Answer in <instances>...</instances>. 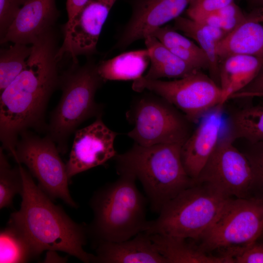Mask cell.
<instances>
[{"label":"cell","instance_id":"27","mask_svg":"<svg viewBox=\"0 0 263 263\" xmlns=\"http://www.w3.org/2000/svg\"><path fill=\"white\" fill-rule=\"evenodd\" d=\"M0 148V208L12 207L15 196L20 195L23 182L19 166L12 167Z\"/></svg>","mask_w":263,"mask_h":263},{"label":"cell","instance_id":"25","mask_svg":"<svg viewBox=\"0 0 263 263\" xmlns=\"http://www.w3.org/2000/svg\"><path fill=\"white\" fill-rule=\"evenodd\" d=\"M0 51V94L25 67L32 52V45L13 43Z\"/></svg>","mask_w":263,"mask_h":263},{"label":"cell","instance_id":"20","mask_svg":"<svg viewBox=\"0 0 263 263\" xmlns=\"http://www.w3.org/2000/svg\"><path fill=\"white\" fill-rule=\"evenodd\" d=\"M167 263H234L233 258L209 255L187 239L149 234Z\"/></svg>","mask_w":263,"mask_h":263},{"label":"cell","instance_id":"23","mask_svg":"<svg viewBox=\"0 0 263 263\" xmlns=\"http://www.w3.org/2000/svg\"><path fill=\"white\" fill-rule=\"evenodd\" d=\"M226 124V134L233 141L241 138L250 143L263 141V102L234 111Z\"/></svg>","mask_w":263,"mask_h":263},{"label":"cell","instance_id":"5","mask_svg":"<svg viewBox=\"0 0 263 263\" xmlns=\"http://www.w3.org/2000/svg\"><path fill=\"white\" fill-rule=\"evenodd\" d=\"M60 73V99L51 112L47 135L61 154L68 150V140L77 127L94 117H102L103 105L95 100L97 91L105 82L97 71V63L90 59L82 65L73 62Z\"/></svg>","mask_w":263,"mask_h":263},{"label":"cell","instance_id":"32","mask_svg":"<svg viewBox=\"0 0 263 263\" xmlns=\"http://www.w3.org/2000/svg\"><path fill=\"white\" fill-rule=\"evenodd\" d=\"M244 153L251 166L255 186L263 189V141L250 143L249 148Z\"/></svg>","mask_w":263,"mask_h":263},{"label":"cell","instance_id":"4","mask_svg":"<svg viewBox=\"0 0 263 263\" xmlns=\"http://www.w3.org/2000/svg\"><path fill=\"white\" fill-rule=\"evenodd\" d=\"M183 144L165 143L144 146L134 143L115 156L117 172H132L141 183L151 210L163 206L195 181L187 173L181 157Z\"/></svg>","mask_w":263,"mask_h":263},{"label":"cell","instance_id":"33","mask_svg":"<svg viewBox=\"0 0 263 263\" xmlns=\"http://www.w3.org/2000/svg\"><path fill=\"white\" fill-rule=\"evenodd\" d=\"M234 263H263V244L255 243L236 257Z\"/></svg>","mask_w":263,"mask_h":263},{"label":"cell","instance_id":"18","mask_svg":"<svg viewBox=\"0 0 263 263\" xmlns=\"http://www.w3.org/2000/svg\"><path fill=\"white\" fill-rule=\"evenodd\" d=\"M261 11L254 10L216 46L219 62L232 55L263 57V24L259 20Z\"/></svg>","mask_w":263,"mask_h":263},{"label":"cell","instance_id":"38","mask_svg":"<svg viewBox=\"0 0 263 263\" xmlns=\"http://www.w3.org/2000/svg\"><path fill=\"white\" fill-rule=\"evenodd\" d=\"M263 97V93L257 94L254 95L253 97Z\"/></svg>","mask_w":263,"mask_h":263},{"label":"cell","instance_id":"3","mask_svg":"<svg viewBox=\"0 0 263 263\" xmlns=\"http://www.w3.org/2000/svg\"><path fill=\"white\" fill-rule=\"evenodd\" d=\"M117 172L118 178L97 189L90 201L93 219L87 225L88 237L95 246L132 238L144 232L148 222V200L138 190L136 177L127 171Z\"/></svg>","mask_w":263,"mask_h":263},{"label":"cell","instance_id":"30","mask_svg":"<svg viewBox=\"0 0 263 263\" xmlns=\"http://www.w3.org/2000/svg\"><path fill=\"white\" fill-rule=\"evenodd\" d=\"M29 0H0V38H3L20 9Z\"/></svg>","mask_w":263,"mask_h":263},{"label":"cell","instance_id":"15","mask_svg":"<svg viewBox=\"0 0 263 263\" xmlns=\"http://www.w3.org/2000/svg\"><path fill=\"white\" fill-rule=\"evenodd\" d=\"M223 107L219 104L205 115L182 146L183 165L188 175L195 181L221 137Z\"/></svg>","mask_w":263,"mask_h":263},{"label":"cell","instance_id":"35","mask_svg":"<svg viewBox=\"0 0 263 263\" xmlns=\"http://www.w3.org/2000/svg\"><path fill=\"white\" fill-rule=\"evenodd\" d=\"M88 0H67L66 11L68 20L64 25L69 24L77 13L86 4Z\"/></svg>","mask_w":263,"mask_h":263},{"label":"cell","instance_id":"29","mask_svg":"<svg viewBox=\"0 0 263 263\" xmlns=\"http://www.w3.org/2000/svg\"><path fill=\"white\" fill-rule=\"evenodd\" d=\"M233 1L234 0H192L186 9V13L188 18L198 21Z\"/></svg>","mask_w":263,"mask_h":263},{"label":"cell","instance_id":"9","mask_svg":"<svg viewBox=\"0 0 263 263\" xmlns=\"http://www.w3.org/2000/svg\"><path fill=\"white\" fill-rule=\"evenodd\" d=\"M132 88L138 92L148 90L161 96L181 111L191 123L199 122L216 106L222 105L220 86L201 70L170 81L149 79L143 76L133 81Z\"/></svg>","mask_w":263,"mask_h":263},{"label":"cell","instance_id":"36","mask_svg":"<svg viewBox=\"0 0 263 263\" xmlns=\"http://www.w3.org/2000/svg\"><path fill=\"white\" fill-rule=\"evenodd\" d=\"M255 10H263V0H245Z\"/></svg>","mask_w":263,"mask_h":263},{"label":"cell","instance_id":"37","mask_svg":"<svg viewBox=\"0 0 263 263\" xmlns=\"http://www.w3.org/2000/svg\"><path fill=\"white\" fill-rule=\"evenodd\" d=\"M259 20L260 22L263 24V10L262 11V12L260 14V16L259 17Z\"/></svg>","mask_w":263,"mask_h":263},{"label":"cell","instance_id":"11","mask_svg":"<svg viewBox=\"0 0 263 263\" xmlns=\"http://www.w3.org/2000/svg\"><path fill=\"white\" fill-rule=\"evenodd\" d=\"M226 134L220 137L195 182L207 185L228 198L249 197L255 186L250 163Z\"/></svg>","mask_w":263,"mask_h":263},{"label":"cell","instance_id":"13","mask_svg":"<svg viewBox=\"0 0 263 263\" xmlns=\"http://www.w3.org/2000/svg\"><path fill=\"white\" fill-rule=\"evenodd\" d=\"M117 134L105 125L101 117L77 130L66 164L69 179L114 159L117 155L114 142Z\"/></svg>","mask_w":263,"mask_h":263},{"label":"cell","instance_id":"7","mask_svg":"<svg viewBox=\"0 0 263 263\" xmlns=\"http://www.w3.org/2000/svg\"><path fill=\"white\" fill-rule=\"evenodd\" d=\"M263 233V199L229 198L201 237L199 247L234 259L256 243Z\"/></svg>","mask_w":263,"mask_h":263},{"label":"cell","instance_id":"17","mask_svg":"<svg viewBox=\"0 0 263 263\" xmlns=\"http://www.w3.org/2000/svg\"><path fill=\"white\" fill-rule=\"evenodd\" d=\"M95 246L94 263H167L144 232L127 240L103 242Z\"/></svg>","mask_w":263,"mask_h":263},{"label":"cell","instance_id":"10","mask_svg":"<svg viewBox=\"0 0 263 263\" xmlns=\"http://www.w3.org/2000/svg\"><path fill=\"white\" fill-rule=\"evenodd\" d=\"M55 142L46 135L40 137L32 132H21L13 159L25 165L36 178L39 187L52 199H61L67 205L77 207L69 189L66 165L61 160Z\"/></svg>","mask_w":263,"mask_h":263},{"label":"cell","instance_id":"39","mask_svg":"<svg viewBox=\"0 0 263 263\" xmlns=\"http://www.w3.org/2000/svg\"><path fill=\"white\" fill-rule=\"evenodd\" d=\"M262 235H263V234H262Z\"/></svg>","mask_w":263,"mask_h":263},{"label":"cell","instance_id":"21","mask_svg":"<svg viewBox=\"0 0 263 263\" xmlns=\"http://www.w3.org/2000/svg\"><path fill=\"white\" fill-rule=\"evenodd\" d=\"M144 41L150 59V68L143 76L145 78L177 79L199 71L179 58L154 37L149 36Z\"/></svg>","mask_w":263,"mask_h":263},{"label":"cell","instance_id":"8","mask_svg":"<svg viewBox=\"0 0 263 263\" xmlns=\"http://www.w3.org/2000/svg\"><path fill=\"white\" fill-rule=\"evenodd\" d=\"M155 94L142 95L134 101L126 113L133 126L128 136L144 146L183 144L191 133V122L173 105Z\"/></svg>","mask_w":263,"mask_h":263},{"label":"cell","instance_id":"12","mask_svg":"<svg viewBox=\"0 0 263 263\" xmlns=\"http://www.w3.org/2000/svg\"><path fill=\"white\" fill-rule=\"evenodd\" d=\"M117 0H88L68 25L63 26V41L58 53L62 59L69 55L78 62L80 55L96 52L97 42L109 13Z\"/></svg>","mask_w":263,"mask_h":263},{"label":"cell","instance_id":"24","mask_svg":"<svg viewBox=\"0 0 263 263\" xmlns=\"http://www.w3.org/2000/svg\"><path fill=\"white\" fill-rule=\"evenodd\" d=\"M173 27L197 42L208 60L209 76L220 86V62L217 53V44L210 35L201 24L189 18H177L174 20Z\"/></svg>","mask_w":263,"mask_h":263},{"label":"cell","instance_id":"34","mask_svg":"<svg viewBox=\"0 0 263 263\" xmlns=\"http://www.w3.org/2000/svg\"><path fill=\"white\" fill-rule=\"evenodd\" d=\"M260 93H263V67L257 76L250 84L232 95L230 98H253L254 95Z\"/></svg>","mask_w":263,"mask_h":263},{"label":"cell","instance_id":"26","mask_svg":"<svg viewBox=\"0 0 263 263\" xmlns=\"http://www.w3.org/2000/svg\"><path fill=\"white\" fill-rule=\"evenodd\" d=\"M31 248L24 237L8 225L0 233V263H27L34 259Z\"/></svg>","mask_w":263,"mask_h":263},{"label":"cell","instance_id":"14","mask_svg":"<svg viewBox=\"0 0 263 263\" xmlns=\"http://www.w3.org/2000/svg\"><path fill=\"white\" fill-rule=\"evenodd\" d=\"M192 0H130L131 16L118 37L115 48L124 50L144 39L157 29L181 16Z\"/></svg>","mask_w":263,"mask_h":263},{"label":"cell","instance_id":"6","mask_svg":"<svg viewBox=\"0 0 263 263\" xmlns=\"http://www.w3.org/2000/svg\"><path fill=\"white\" fill-rule=\"evenodd\" d=\"M228 198L210 186L195 182L167 202L144 232L200 240L222 211Z\"/></svg>","mask_w":263,"mask_h":263},{"label":"cell","instance_id":"2","mask_svg":"<svg viewBox=\"0 0 263 263\" xmlns=\"http://www.w3.org/2000/svg\"><path fill=\"white\" fill-rule=\"evenodd\" d=\"M23 187L20 209L8 222L24 237L35 258L44 251H59L85 263H94V255L86 252L87 225L74 221L33 180L32 175L18 164Z\"/></svg>","mask_w":263,"mask_h":263},{"label":"cell","instance_id":"28","mask_svg":"<svg viewBox=\"0 0 263 263\" xmlns=\"http://www.w3.org/2000/svg\"><path fill=\"white\" fill-rule=\"evenodd\" d=\"M150 36L156 38L169 49L202 50L198 44L179 33L172 27L164 25L155 30ZM203 51V50H202Z\"/></svg>","mask_w":263,"mask_h":263},{"label":"cell","instance_id":"19","mask_svg":"<svg viewBox=\"0 0 263 263\" xmlns=\"http://www.w3.org/2000/svg\"><path fill=\"white\" fill-rule=\"evenodd\" d=\"M263 67V57L232 55L220 61L219 82L222 104L250 84Z\"/></svg>","mask_w":263,"mask_h":263},{"label":"cell","instance_id":"16","mask_svg":"<svg viewBox=\"0 0 263 263\" xmlns=\"http://www.w3.org/2000/svg\"><path fill=\"white\" fill-rule=\"evenodd\" d=\"M59 15L56 0H29L18 12L0 43L32 45L40 36L54 29Z\"/></svg>","mask_w":263,"mask_h":263},{"label":"cell","instance_id":"1","mask_svg":"<svg viewBox=\"0 0 263 263\" xmlns=\"http://www.w3.org/2000/svg\"><path fill=\"white\" fill-rule=\"evenodd\" d=\"M32 48L23 70L0 93V140L12 157L21 132L30 129L46 132L47 106L59 87L61 59L57 43L44 37L33 43Z\"/></svg>","mask_w":263,"mask_h":263},{"label":"cell","instance_id":"22","mask_svg":"<svg viewBox=\"0 0 263 263\" xmlns=\"http://www.w3.org/2000/svg\"><path fill=\"white\" fill-rule=\"evenodd\" d=\"M150 62L149 52L146 48L125 52L99 61L97 71L105 81H134L143 76Z\"/></svg>","mask_w":263,"mask_h":263},{"label":"cell","instance_id":"31","mask_svg":"<svg viewBox=\"0 0 263 263\" xmlns=\"http://www.w3.org/2000/svg\"><path fill=\"white\" fill-rule=\"evenodd\" d=\"M216 12L220 18L223 29L227 34L236 28L247 16L234 1Z\"/></svg>","mask_w":263,"mask_h":263}]
</instances>
